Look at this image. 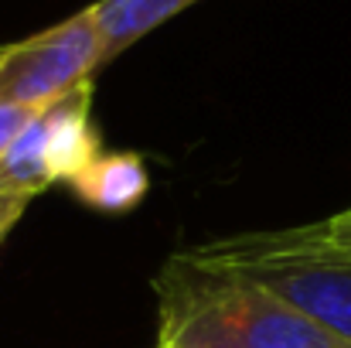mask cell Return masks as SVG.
I'll use <instances>...</instances> for the list:
<instances>
[{"label": "cell", "mask_w": 351, "mask_h": 348, "mask_svg": "<svg viewBox=\"0 0 351 348\" xmlns=\"http://www.w3.org/2000/svg\"><path fill=\"white\" fill-rule=\"evenodd\" d=\"M27 205H31L27 195H17V192H3L0 188V242L10 235V229L17 226V219L24 216Z\"/></svg>", "instance_id": "9"}, {"label": "cell", "mask_w": 351, "mask_h": 348, "mask_svg": "<svg viewBox=\"0 0 351 348\" xmlns=\"http://www.w3.org/2000/svg\"><path fill=\"white\" fill-rule=\"evenodd\" d=\"M208 273L249 280L351 345V253L328 246L311 226L215 239L181 253Z\"/></svg>", "instance_id": "2"}, {"label": "cell", "mask_w": 351, "mask_h": 348, "mask_svg": "<svg viewBox=\"0 0 351 348\" xmlns=\"http://www.w3.org/2000/svg\"><path fill=\"white\" fill-rule=\"evenodd\" d=\"M147 164L140 154H99L96 161H89L72 181V195L79 202H86L89 209L96 212H106V216H123L130 209H136L147 195Z\"/></svg>", "instance_id": "5"}, {"label": "cell", "mask_w": 351, "mask_h": 348, "mask_svg": "<svg viewBox=\"0 0 351 348\" xmlns=\"http://www.w3.org/2000/svg\"><path fill=\"white\" fill-rule=\"evenodd\" d=\"M311 232H314L317 239H324L328 246L351 253V209L338 212V216H328V219H321V222H311Z\"/></svg>", "instance_id": "7"}, {"label": "cell", "mask_w": 351, "mask_h": 348, "mask_svg": "<svg viewBox=\"0 0 351 348\" xmlns=\"http://www.w3.org/2000/svg\"><path fill=\"white\" fill-rule=\"evenodd\" d=\"M103 69L93 7L24 41L0 45V106L41 110Z\"/></svg>", "instance_id": "3"}, {"label": "cell", "mask_w": 351, "mask_h": 348, "mask_svg": "<svg viewBox=\"0 0 351 348\" xmlns=\"http://www.w3.org/2000/svg\"><path fill=\"white\" fill-rule=\"evenodd\" d=\"M38 110H24V106H0V161L10 150V143L21 137V130L34 119Z\"/></svg>", "instance_id": "8"}, {"label": "cell", "mask_w": 351, "mask_h": 348, "mask_svg": "<svg viewBox=\"0 0 351 348\" xmlns=\"http://www.w3.org/2000/svg\"><path fill=\"white\" fill-rule=\"evenodd\" d=\"M160 297L157 345L171 348H351L283 297L222 273L198 270L181 253L154 280Z\"/></svg>", "instance_id": "1"}, {"label": "cell", "mask_w": 351, "mask_h": 348, "mask_svg": "<svg viewBox=\"0 0 351 348\" xmlns=\"http://www.w3.org/2000/svg\"><path fill=\"white\" fill-rule=\"evenodd\" d=\"M157 348H171V345H157Z\"/></svg>", "instance_id": "10"}, {"label": "cell", "mask_w": 351, "mask_h": 348, "mask_svg": "<svg viewBox=\"0 0 351 348\" xmlns=\"http://www.w3.org/2000/svg\"><path fill=\"white\" fill-rule=\"evenodd\" d=\"M38 126L45 140V161L51 181H72L89 161L103 154L99 130L93 123V79L58 96L38 110Z\"/></svg>", "instance_id": "4"}, {"label": "cell", "mask_w": 351, "mask_h": 348, "mask_svg": "<svg viewBox=\"0 0 351 348\" xmlns=\"http://www.w3.org/2000/svg\"><path fill=\"white\" fill-rule=\"evenodd\" d=\"M198 0H99L93 3L99 45H103V65H110L130 45L147 38L164 21L178 17Z\"/></svg>", "instance_id": "6"}]
</instances>
